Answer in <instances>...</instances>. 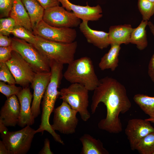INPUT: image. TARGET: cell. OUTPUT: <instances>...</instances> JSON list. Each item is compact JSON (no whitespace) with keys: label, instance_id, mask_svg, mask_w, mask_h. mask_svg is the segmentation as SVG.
<instances>
[{"label":"cell","instance_id":"83f0119b","mask_svg":"<svg viewBox=\"0 0 154 154\" xmlns=\"http://www.w3.org/2000/svg\"><path fill=\"white\" fill-rule=\"evenodd\" d=\"M16 25L15 21L10 17L1 18L0 19V34L9 36Z\"/></svg>","mask_w":154,"mask_h":154},{"label":"cell","instance_id":"8d00e7d4","mask_svg":"<svg viewBox=\"0 0 154 154\" xmlns=\"http://www.w3.org/2000/svg\"><path fill=\"white\" fill-rule=\"evenodd\" d=\"M0 154H10L9 152L2 141H0Z\"/></svg>","mask_w":154,"mask_h":154},{"label":"cell","instance_id":"4dcf8cb0","mask_svg":"<svg viewBox=\"0 0 154 154\" xmlns=\"http://www.w3.org/2000/svg\"><path fill=\"white\" fill-rule=\"evenodd\" d=\"M15 0H0V17H8Z\"/></svg>","mask_w":154,"mask_h":154},{"label":"cell","instance_id":"5b68a950","mask_svg":"<svg viewBox=\"0 0 154 154\" xmlns=\"http://www.w3.org/2000/svg\"><path fill=\"white\" fill-rule=\"evenodd\" d=\"M13 50L17 52L36 73L50 72V59L44 56L33 44L17 38H12Z\"/></svg>","mask_w":154,"mask_h":154},{"label":"cell","instance_id":"d4e9b609","mask_svg":"<svg viewBox=\"0 0 154 154\" xmlns=\"http://www.w3.org/2000/svg\"><path fill=\"white\" fill-rule=\"evenodd\" d=\"M135 150L141 154H153L154 152V132L143 137L137 144Z\"/></svg>","mask_w":154,"mask_h":154},{"label":"cell","instance_id":"277c9868","mask_svg":"<svg viewBox=\"0 0 154 154\" xmlns=\"http://www.w3.org/2000/svg\"><path fill=\"white\" fill-rule=\"evenodd\" d=\"M36 36L35 46L44 56L63 64H69L74 59L77 47L76 41L64 43L51 41Z\"/></svg>","mask_w":154,"mask_h":154},{"label":"cell","instance_id":"484cf974","mask_svg":"<svg viewBox=\"0 0 154 154\" xmlns=\"http://www.w3.org/2000/svg\"><path fill=\"white\" fill-rule=\"evenodd\" d=\"M11 34L17 38L33 44L35 43L36 38V36L33 32L23 26L17 25L15 27Z\"/></svg>","mask_w":154,"mask_h":154},{"label":"cell","instance_id":"d6986e66","mask_svg":"<svg viewBox=\"0 0 154 154\" xmlns=\"http://www.w3.org/2000/svg\"><path fill=\"white\" fill-rule=\"evenodd\" d=\"M16 25L23 26L33 32L30 19L21 0H15L9 14Z\"/></svg>","mask_w":154,"mask_h":154},{"label":"cell","instance_id":"f1b7e54d","mask_svg":"<svg viewBox=\"0 0 154 154\" xmlns=\"http://www.w3.org/2000/svg\"><path fill=\"white\" fill-rule=\"evenodd\" d=\"M0 80L9 84H16L15 79L6 63H0Z\"/></svg>","mask_w":154,"mask_h":154},{"label":"cell","instance_id":"ba28073f","mask_svg":"<svg viewBox=\"0 0 154 154\" xmlns=\"http://www.w3.org/2000/svg\"><path fill=\"white\" fill-rule=\"evenodd\" d=\"M54 112L53 123L51 125L53 130L66 135L75 132L78 122L76 110L63 101L60 106L54 109Z\"/></svg>","mask_w":154,"mask_h":154},{"label":"cell","instance_id":"d6a6232c","mask_svg":"<svg viewBox=\"0 0 154 154\" xmlns=\"http://www.w3.org/2000/svg\"><path fill=\"white\" fill-rule=\"evenodd\" d=\"M13 50L12 46L0 47V63H6L11 58Z\"/></svg>","mask_w":154,"mask_h":154},{"label":"cell","instance_id":"52a82bcc","mask_svg":"<svg viewBox=\"0 0 154 154\" xmlns=\"http://www.w3.org/2000/svg\"><path fill=\"white\" fill-rule=\"evenodd\" d=\"M35 130L29 125L21 130L1 134V137L10 154H25L29 150Z\"/></svg>","mask_w":154,"mask_h":154},{"label":"cell","instance_id":"7402d4cb","mask_svg":"<svg viewBox=\"0 0 154 154\" xmlns=\"http://www.w3.org/2000/svg\"><path fill=\"white\" fill-rule=\"evenodd\" d=\"M29 16L33 30L42 20L44 9L37 0H21Z\"/></svg>","mask_w":154,"mask_h":154},{"label":"cell","instance_id":"9c48e42d","mask_svg":"<svg viewBox=\"0 0 154 154\" xmlns=\"http://www.w3.org/2000/svg\"><path fill=\"white\" fill-rule=\"evenodd\" d=\"M33 33L35 35L47 40L64 43L74 42L77 36L76 31L74 29L53 27L42 20L34 27Z\"/></svg>","mask_w":154,"mask_h":154},{"label":"cell","instance_id":"ffe728a7","mask_svg":"<svg viewBox=\"0 0 154 154\" xmlns=\"http://www.w3.org/2000/svg\"><path fill=\"white\" fill-rule=\"evenodd\" d=\"M82 147L81 154H108V151L104 148L102 143L88 134H85L80 138Z\"/></svg>","mask_w":154,"mask_h":154},{"label":"cell","instance_id":"9a60e30c","mask_svg":"<svg viewBox=\"0 0 154 154\" xmlns=\"http://www.w3.org/2000/svg\"><path fill=\"white\" fill-rule=\"evenodd\" d=\"M16 96L20 105L18 125L23 127L26 126L32 125L34 123L35 118L32 114L31 104L33 96L29 88H23Z\"/></svg>","mask_w":154,"mask_h":154},{"label":"cell","instance_id":"836d02e7","mask_svg":"<svg viewBox=\"0 0 154 154\" xmlns=\"http://www.w3.org/2000/svg\"><path fill=\"white\" fill-rule=\"evenodd\" d=\"M44 9L59 5V0H37Z\"/></svg>","mask_w":154,"mask_h":154},{"label":"cell","instance_id":"f546056e","mask_svg":"<svg viewBox=\"0 0 154 154\" xmlns=\"http://www.w3.org/2000/svg\"><path fill=\"white\" fill-rule=\"evenodd\" d=\"M22 89L21 87L17 86L15 84H7L4 82H0V92L5 95L7 98L13 95H16Z\"/></svg>","mask_w":154,"mask_h":154},{"label":"cell","instance_id":"cb8c5ba5","mask_svg":"<svg viewBox=\"0 0 154 154\" xmlns=\"http://www.w3.org/2000/svg\"><path fill=\"white\" fill-rule=\"evenodd\" d=\"M135 102L150 118H154V97L138 94L133 97Z\"/></svg>","mask_w":154,"mask_h":154},{"label":"cell","instance_id":"2e32d148","mask_svg":"<svg viewBox=\"0 0 154 154\" xmlns=\"http://www.w3.org/2000/svg\"><path fill=\"white\" fill-rule=\"evenodd\" d=\"M20 111V104L17 96L7 98L0 112V121L6 127L15 126L18 123Z\"/></svg>","mask_w":154,"mask_h":154},{"label":"cell","instance_id":"7a4b0ae2","mask_svg":"<svg viewBox=\"0 0 154 154\" xmlns=\"http://www.w3.org/2000/svg\"><path fill=\"white\" fill-rule=\"evenodd\" d=\"M51 76L50 81L43 97L42 103V114L41 122L39 127L36 130L37 132L43 133L46 131L52 134L54 131L49 123L51 114L54 110L56 99L60 95L58 90L63 75L62 70L63 64L53 60H50Z\"/></svg>","mask_w":154,"mask_h":154},{"label":"cell","instance_id":"44dd1931","mask_svg":"<svg viewBox=\"0 0 154 154\" xmlns=\"http://www.w3.org/2000/svg\"><path fill=\"white\" fill-rule=\"evenodd\" d=\"M110 45V49L101 58L99 63V67L102 70L109 69L114 71L118 65L121 45L115 43Z\"/></svg>","mask_w":154,"mask_h":154},{"label":"cell","instance_id":"74e56055","mask_svg":"<svg viewBox=\"0 0 154 154\" xmlns=\"http://www.w3.org/2000/svg\"><path fill=\"white\" fill-rule=\"evenodd\" d=\"M4 124L0 121V133L2 134L8 131L7 128Z\"/></svg>","mask_w":154,"mask_h":154},{"label":"cell","instance_id":"603a6c76","mask_svg":"<svg viewBox=\"0 0 154 154\" xmlns=\"http://www.w3.org/2000/svg\"><path fill=\"white\" fill-rule=\"evenodd\" d=\"M148 22L142 20L137 27L133 28L131 35L130 43L136 45L141 50L145 49L148 45L145 29Z\"/></svg>","mask_w":154,"mask_h":154},{"label":"cell","instance_id":"f35d334b","mask_svg":"<svg viewBox=\"0 0 154 154\" xmlns=\"http://www.w3.org/2000/svg\"><path fill=\"white\" fill-rule=\"evenodd\" d=\"M146 120L151 122L154 123V118H149L147 119H145Z\"/></svg>","mask_w":154,"mask_h":154},{"label":"cell","instance_id":"8992f818","mask_svg":"<svg viewBox=\"0 0 154 154\" xmlns=\"http://www.w3.org/2000/svg\"><path fill=\"white\" fill-rule=\"evenodd\" d=\"M89 91L83 86L72 83L60 91V98L67 103L79 114L83 121H87L90 117L88 108L89 106Z\"/></svg>","mask_w":154,"mask_h":154},{"label":"cell","instance_id":"4316f807","mask_svg":"<svg viewBox=\"0 0 154 154\" xmlns=\"http://www.w3.org/2000/svg\"><path fill=\"white\" fill-rule=\"evenodd\" d=\"M137 6L142 20L148 21L154 15V3L147 0H138Z\"/></svg>","mask_w":154,"mask_h":154},{"label":"cell","instance_id":"4fadbf2b","mask_svg":"<svg viewBox=\"0 0 154 154\" xmlns=\"http://www.w3.org/2000/svg\"><path fill=\"white\" fill-rule=\"evenodd\" d=\"M51 76L50 72L36 73L31 83V87L33 90L31 109L35 119L40 114L41 101L50 81Z\"/></svg>","mask_w":154,"mask_h":154},{"label":"cell","instance_id":"ac0fdd59","mask_svg":"<svg viewBox=\"0 0 154 154\" xmlns=\"http://www.w3.org/2000/svg\"><path fill=\"white\" fill-rule=\"evenodd\" d=\"M133 29L130 24H128L110 27L108 33L110 44H127L130 43V36Z\"/></svg>","mask_w":154,"mask_h":154},{"label":"cell","instance_id":"e0dca14e","mask_svg":"<svg viewBox=\"0 0 154 154\" xmlns=\"http://www.w3.org/2000/svg\"><path fill=\"white\" fill-rule=\"evenodd\" d=\"M88 22L82 21L79 25L80 30L88 42L102 50L107 48L110 45L108 33L92 29L88 25Z\"/></svg>","mask_w":154,"mask_h":154},{"label":"cell","instance_id":"e575fe53","mask_svg":"<svg viewBox=\"0 0 154 154\" xmlns=\"http://www.w3.org/2000/svg\"><path fill=\"white\" fill-rule=\"evenodd\" d=\"M12 43V38L8 36L0 34V46L7 47L11 46Z\"/></svg>","mask_w":154,"mask_h":154},{"label":"cell","instance_id":"60d3db41","mask_svg":"<svg viewBox=\"0 0 154 154\" xmlns=\"http://www.w3.org/2000/svg\"><path fill=\"white\" fill-rule=\"evenodd\" d=\"M153 154H154V152L153 153Z\"/></svg>","mask_w":154,"mask_h":154},{"label":"cell","instance_id":"1f68e13d","mask_svg":"<svg viewBox=\"0 0 154 154\" xmlns=\"http://www.w3.org/2000/svg\"><path fill=\"white\" fill-rule=\"evenodd\" d=\"M147 25L154 37V25L151 21H148ZM148 73L152 81L154 82V53L152 56L148 66Z\"/></svg>","mask_w":154,"mask_h":154},{"label":"cell","instance_id":"ab89813d","mask_svg":"<svg viewBox=\"0 0 154 154\" xmlns=\"http://www.w3.org/2000/svg\"><path fill=\"white\" fill-rule=\"evenodd\" d=\"M149 1L154 3V0H147Z\"/></svg>","mask_w":154,"mask_h":154},{"label":"cell","instance_id":"3957f363","mask_svg":"<svg viewBox=\"0 0 154 154\" xmlns=\"http://www.w3.org/2000/svg\"><path fill=\"white\" fill-rule=\"evenodd\" d=\"M63 76L71 83L81 84L89 91H94L100 81L92 61L87 56L74 60L68 64Z\"/></svg>","mask_w":154,"mask_h":154},{"label":"cell","instance_id":"8fae6325","mask_svg":"<svg viewBox=\"0 0 154 154\" xmlns=\"http://www.w3.org/2000/svg\"><path fill=\"white\" fill-rule=\"evenodd\" d=\"M6 63L13 75L16 84L23 88L29 87L36 73L21 55L13 50L11 59Z\"/></svg>","mask_w":154,"mask_h":154},{"label":"cell","instance_id":"6da1fadb","mask_svg":"<svg viewBox=\"0 0 154 154\" xmlns=\"http://www.w3.org/2000/svg\"><path fill=\"white\" fill-rule=\"evenodd\" d=\"M101 102L106 106L107 114L106 117L98 122L99 128L110 133L121 132L122 127L119 115L126 113L131 107L124 86L112 77L107 76L100 80L92 98V114Z\"/></svg>","mask_w":154,"mask_h":154},{"label":"cell","instance_id":"7c38bea8","mask_svg":"<svg viewBox=\"0 0 154 154\" xmlns=\"http://www.w3.org/2000/svg\"><path fill=\"white\" fill-rule=\"evenodd\" d=\"M131 149L135 150L140 141L148 134L154 132V127L145 119L134 118L129 120L125 130Z\"/></svg>","mask_w":154,"mask_h":154},{"label":"cell","instance_id":"d590c367","mask_svg":"<svg viewBox=\"0 0 154 154\" xmlns=\"http://www.w3.org/2000/svg\"><path fill=\"white\" fill-rule=\"evenodd\" d=\"M40 154H53V153L51 151L50 148V142L48 138L45 139L44 146L39 152Z\"/></svg>","mask_w":154,"mask_h":154},{"label":"cell","instance_id":"30bf717a","mask_svg":"<svg viewBox=\"0 0 154 154\" xmlns=\"http://www.w3.org/2000/svg\"><path fill=\"white\" fill-rule=\"evenodd\" d=\"M42 20L48 25L57 28L76 27L81 23L80 19L73 12L59 5L45 9Z\"/></svg>","mask_w":154,"mask_h":154},{"label":"cell","instance_id":"5bb4252c","mask_svg":"<svg viewBox=\"0 0 154 154\" xmlns=\"http://www.w3.org/2000/svg\"><path fill=\"white\" fill-rule=\"evenodd\" d=\"M59 1L66 10L69 11H72L82 21H97L102 16V9L99 5L90 7L87 4L86 6H84L73 4L68 0Z\"/></svg>","mask_w":154,"mask_h":154}]
</instances>
